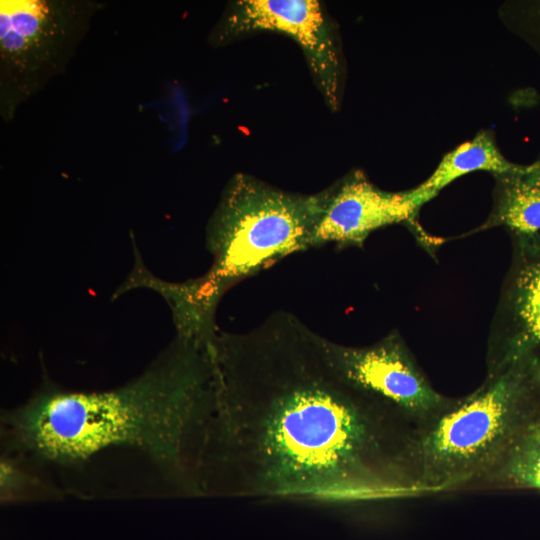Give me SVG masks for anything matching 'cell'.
I'll use <instances>...</instances> for the list:
<instances>
[{
  "label": "cell",
  "instance_id": "cell-1",
  "mask_svg": "<svg viewBox=\"0 0 540 540\" xmlns=\"http://www.w3.org/2000/svg\"><path fill=\"white\" fill-rule=\"evenodd\" d=\"M324 339L287 311L244 333L217 331L200 493L331 503L424 495L415 425L348 380Z\"/></svg>",
  "mask_w": 540,
  "mask_h": 540
},
{
  "label": "cell",
  "instance_id": "cell-2",
  "mask_svg": "<svg viewBox=\"0 0 540 540\" xmlns=\"http://www.w3.org/2000/svg\"><path fill=\"white\" fill-rule=\"evenodd\" d=\"M215 399L211 342L176 335L157 365L133 382L99 393L43 392L8 423L19 444L44 459L71 463L110 447H136L198 490Z\"/></svg>",
  "mask_w": 540,
  "mask_h": 540
},
{
  "label": "cell",
  "instance_id": "cell-3",
  "mask_svg": "<svg viewBox=\"0 0 540 540\" xmlns=\"http://www.w3.org/2000/svg\"><path fill=\"white\" fill-rule=\"evenodd\" d=\"M328 187L313 194L286 191L246 173L225 185L206 227L209 270L181 283L157 280L173 314L177 333L209 336L217 331L215 312L223 295L240 281L284 257L311 248L325 208Z\"/></svg>",
  "mask_w": 540,
  "mask_h": 540
},
{
  "label": "cell",
  "instance_id": "cell-4",
  "mask_svg": "<svg viewBox=\"0 0 540 540\" xmlns=\"http://www.w3.org/2000/svg\"><path fill=\"white\" fill-rule=\"evenodd\" d=\"M533 397L519 361L416 426L413 449L424 495L478 485L536 412Z\"/></svg>",
  "mask_w": 540,
  "mask_h": 540
},
{
  "label": "cell",
  "instance_id": "cell-5",
  "mask_svg": "<svg viewBox=\"0 0 540 540\" xmlns=\"http://www.w3.org/2000/svg\"><path fill=\"white\" fill-rule=\"evenodd\" d=\"M103 6L95 0L0 1V115L5 122L67 69Z\"/></svg>",
  "mask_w": 540,
  "mask_h": 540
},
{
  "label": "cell",
  "instance_id": "cell-6",
  "mask_svg": "<svg viewBox=\"0 0 540 540\" xmlns=\"http://www.w3.org/2000/svg\"><path fill=\"white\" fill-rule=\"evenodd\" d=\"M259 32L291 38L301 49L326 106L339 110L345 66L339 29L318 0H236L211 30L212 46H224Z\"/></svg>",
  "mask_w": 540,
  "mask_h": 540
},
{
  "label": "cell",
  "instance_id": "cell-7",
  "mask_svg": "<svg viewBox=\"0 0 540 540\" xmlns=\"http://www.w3.org/2000/svg\"><path fill=\"white\" fill-rule=\"evenodd\" d=\"M335 367L353 384L401 413L416 426L450 405L430 383L401 334L394 330L367 346L324 339Z\"/></svg>",
  "mask_w": 540,
  "mask_h": 540
},
{
  "label": "cell",
  "instance_id": "cell-8",
  "mask_svg": "<svg viewBox=\"0 0 540 540\" xmlns=\"http://www.w3.org/2000/svg\"><path fill=\"white\" fill-rule=\"evenodd\" d=\"M511 240L512 259L487 339L486 377L540 347V234Z\"/></svg>",
  "mask_w": 540,
  "mask_h": 540
},
{
  "label": "cell",
  "instance_id": "cell-9",
  "mask_svg": "<svg viewBox=\"0 0 540 540\" xmlns=\"http://www.w3.org/2000/svg\"><path fill=\"white\" fill-rule=\"evenodd\" d=\"M325 208L311 238V248L334 243L362 247L369 235L393 224L417 227L420 209L410 189L398 192L376 186L355 169L328 187Z\"/></svg>",
  "mask_w": 540,
  "mask_h": 540
},
{
  "label": "cell",
  "instance_id": "cell-10",
  "mask_svg": "<svg viewBox=\"0 0 540 540\" xmlns=\"http://www.w3.org/2000/svg\"><path fill=\"white\" fill-rule=\"evenodd\" d=\"M492 208L475 231L503 227L510 237L540 234V156L510 172L493 176Z\"/></svg>",
  "mask_w": 540,
  "mask_h": 540
},
{
  "label": "cell",
  "instance_id": "cell-11",
  "mask_svg": "<svg viewBox=\"0 0 540 540\" xmlns=\"http://www.w3.org/2000/svg\"><path fill=\"white\" fill-rule=\"evenodd\" d=\"M518 165L509 161L501 152L492 130H481L472 139L447 152L430 176L411 188L410 193L421 209L462 176L479 171L496 176L514 170Z\"/></svg>",
  "mask_w": 540,
  "mask_h": 540
},
{
  "label": "cell",
  "instance_id": "cell-12",
  "mask_svg": "<svg viewBox=\"0 0 540 540\" xmlns=\"http://www.w3.org/2000/svg\"><path fill=\"white\" fill-rule=\"evenodd\" d=\"M540 491V412L523 425L493 469L478 483Z\"/></svg>",
  "mask_w": 540,
  "mask_h": 540
},
{
  "label": "cell",
  "instance_id": "cell-13",
  "mask_svg": "<svg viewBox=\"0 0 540 540\" xmlns=\"http://www.w3.org/2000/svg\"><path fill=\"white\" fill-rule=\"evenodd\" d=\"M503 25L540 58V0H509L498 11Z\"/></svg>",
  "mask_w": 540,
  "mask_h": 540
},
{
  "label": "cell",
  "instance_id": "cell-14",
  "mask_svg": "<svg viewBox=\"0 0 540 540\" xmlns=\"http://www.w3.org/2000/svg\"><path fill=\"white\" fill-rule=\"evenodd\" d=\"M539 156H540V154H539Z\"/></svg>",
  "mask_w": 540,
  "mask_h": 540
}]
</instances>
